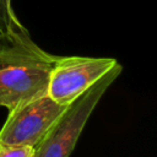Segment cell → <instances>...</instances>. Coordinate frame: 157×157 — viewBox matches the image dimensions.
Here are the masks:
<instances>
[{
    "mask_svg": "<svg viewBox=\"0 0 157 157\" xmlns=\"http://www.w3.org/2000/svg\"><path fill=\"white\" fill-rule=\"evenodd\" d=\"M56 59L34 43L16 16L0 37V105L10 112L45 94Z\"/></svg>",
    "mask_w": 157,
    "mask_h": 157,
    "instance_id": "cell-1",
    "label": "cell"
},
{
    "mask_svg": "<svg viewBox=\"0 0 157 157\" xmlns=\"http://www.w3.org/2000/svg\"><path fill=\"white\" fill-rule=\"evenodd\" d=\"M121 70V65L117 64L99 81L71 102L37 145L33 157H69L92 112Z\"/></svg>",
    "mask_w": 157,
    "mask_h": 157,
    "instance_id": "cell-2",
    "label": "cell"
},
{
    "mask_svg": "<svg viewBox=\"0 0 157 157\" xmlns=\"http://www.w3.org/2000/svg\"><path fill=\"white\" fill-rule=\"evenodd\" d=\"M66 107L56 103L48 93L16 107L9 112L0 129V144L36 148Z\"/></svg>",
    "mask_w": 157,
    "mask_h": 157,
    "instance_id": "cell-3",
    "label": "cell"
},
{
    "mask_svg": "<svg viewBox=\"0 0 157 157\" xmlns=\"http://www.w3.org/2000/svg\"><path fill=\"white\" fill-rule=\"evenodd\" d=\"M117 64L119 63L114 58L58 56L47 93L56 103L69 105Z\"/></svg>",
    "mask_w": 157,
    "mask_h": 157,
    "instance_id": "cell-4",
    "label": "cell"
},
{
    "mask_svg": "<svg viewBox=\"0 0 157 157\" xmlns=\"http://www.w3.org/2000/svg\"><path fill=\"white\" fill-rule=\"evenodd\" d=\"M15 17L16 13L12 10L11 0H0V37L9 32L10 25Z\"/></svg>",
    "mask_w": 157,
    "mask_h": 157,
    "instance_id": "cell-5",
    "label": "cell"
},
{
    "mask_svg": "<svg viewBox=\"0 0 157 157\" xmlns=\"http://www.w3.org/2000/svg\"><path fill=\"white\" fill-rule=\"evenodd\" d=\"M34 147L0 144V157H33Z\"/></svg>",
    "mask_w": 157,
    "mask_h": 157,
    "instance_id": "cell-6",
    "label": "cell"
}]
</instances>
